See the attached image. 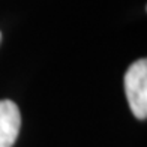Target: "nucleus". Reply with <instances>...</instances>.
<instances>
[{"mask_svg":"<svg viewBox=\"0 0 147 147\" xmlns=\"http://www.w3.org/2000/svg\"><path fill=\"white\" fill-rule=\"evenodd\" d=\"M0 39H2V33H0Z\"/></svg>","mask_w":147,"mask_h":147,"instance_id":"7ed1b4c3","label":"nucleus"},{"mask_svg":"<svg viewBox=\"0 0 147 147\" xmlns=\"http://www.w3.org/2000/svg\"><path fill=\"white\" fill-rule=\"evenodd\" d=\"M20 128L21 114L15 102L9 99L0 101V147H12L15 144Z\"/></svg>","mask_w":147,"mask_h":147,"instance_id":"f03ea898","label":"nucleus"},{"mask_svg":"<svg viewBox=\"0 0 147 147\" xmlns=\"http://www.w3.org/2000/svg\"><path fill=\"white\" fill-rule=\"evenodd\" d=\"M125 93L134 116L140 120L147 117V60L134 62L125 74Z\"/></svg>","mask_w":147,"mask_h":147,"instance_id":"f257e3e1","label":"nucleus"}]
</instances>
